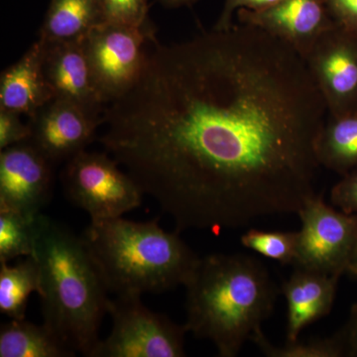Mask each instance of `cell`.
<instances>
[{
  "label": "cell",
  "mask_w": 357,
  "mask_h": 357,
  "mask_svg": "<svg viewBox=\"0 0 357 357\" xmlns=\"http://www.w3.org/2000/svg\"><path fill=\"white\" fill-rule=\"evenodd\" d=\"M102 121L75 103L53 98L30 117L29 141L55 165L84 151Z\"/></svg>",
  "instance_id": "obj_11"
},
{
  "label": "cell",
  "mask_w": 357,
  "mask_h": 357,
  "mask_svg": "<svg viewBox=\"0 0 357 357\" xmlns=\"http://www.w3.org/2000/svg\"><path fill=\"white\" fill-rule=\"evenodd\" d=\"M340 277L295 268L281 288L287 302L286 340H298L306 326L330 314Z\"/></svg>",
  "instance_id": "obj_14"
},
{
  "label": "cell",
  "mask_w": 357,
  "mask_h": 357,
  "mask_svg": "<svg viewBox=\"0 0 357 357\" xmlns=\"http://www.w3.org/2000/svg\"><path fill=\"white\" fill-rule=\"evenodd\" d=\"M328 112L300 54L250 25L157 43L100 142L176 231L298 213Z\"/></svg>",
  "instance_id": "obj_1"
},
{
  "label": "cell",
  "mask_w": 357,
  "mask_h": 357,
  "mask_svg": "<svg viewBox=\"0 0 357 357\" xmlns=\"http://www.w3.org/2000/svg\"><path fill=\"white\" fill-rule=\"evenodd\" d=\"M328 114H351L357 100V43L337 24L324 33L304 58Z\"/></svg>",
  "instance_id": "obj_9"
},
{
  "label": "cell",
  "mask_w": 357,
  "mask_h": 357,
  "mask_svg": "<svg viewBox=\"0 0 357 357\" xmlns=\"http://www.w3.org/2000/svg\"><path fill=\"white\" fill-rule=\"evenodd\" d=\"M20 114L0 109V149L25 142L31 137L29 123L21 121Z\"/></svg>",
  "instance_id": "obj_24"
},
{
  "label": "cell",
  "mask_w": 357,
  "mask_h": 357,
  "mask_svg": "<svg viewBox=\"0 0 357 357\" xmlns=\"http://www.w3.org/2000/svg\"><path fill=\"white\" fill-rule=\"evenodd\" d=\"M33 256L39 267L43 325L73 351L91 357L102 340L110 299L83 237L39 213Z\"/></svg>",
  "instance_id": "obj_2"
},
{
  "label": "cell",
  "mask_w": 357,
  "mask_h": 357,
  "mask_svg": "<svg viewBox=\"0 0 357 357\" xmlns=\"http://www.w3.org/2000/svg\"><path fill=\"white\" fill-rule=\"evenodd\" d=\"M264 356L268 357H344L347 356L344 340L340 331L332 337L301 342L286 340L283 345H274L262 328L253 333L251 340Z\"/></svg>",
  "instance_id": "obj_20"
},
{
  "label": "cell",
  "mask_w": 357,
  "mask_h": 357,
  "mask_svg": "<svg viewBox=\"0 0 357 357\" xmlns=\"http://www.w3.org/2000/svg\"><path fill=\"white\" fill-rule=\"evenodd\" d=\"M319 165L340 174L357 169V112L330 115L317 142Z\"/></svg>",
  "instance_id": "obj_18"
},
{
  "label": "cell",
  "mask_w": 357,
  "mask_h": 357,
  "mask_svg": "<svg viewBox=\"0 0 357 357\" xmlns=\"http://www.w3.org/2000/svg\"><path fill=\"white\" fill-rule=\"evenodd\" d=\"M82 237L105 287L116 296L162 293L185 286L201 258L177 231H165L157 220H91Z\"/></svg>",
  "instance_id": "obj_4"
},
{
  "label": "cell",
  "mask_w": 357,
  "mask_h": 357,
  "mask_svg": "<svg viewBox=\"0 0 357 357\" xmlns=\"http://www.w3.org/2000/svg\"><path fill=\"white\" fill-rule=\"evenodd\" d=\"M103 23L147 27L153 25L149 20V0H98Z\"/></svg>",
  "instance_id": "obj_23"
},
{
  "label": "cell",
  "mask_w": 357,
  "mask_h": 357,
  "mask_svg": "<svg viewBox=\"0 0 357 357\" xmlns=\"http://www.w3.org/2000/svg\"><path fill=\"white\" fill-rule=\"evenodd\" d=\"M102 23L98 0H51L39 39L47 44L83 41Z\"/></svg>",
  "instance_id": "obj_16"
},
{
  "label": "cell",
  "mask_w": 357,
  "mask_h": 357,
  "mask_svg": "<svg viewBox=\"0 0 357 357\" xmlns=\"http://www.w3.org/2000/svg\"><path fill=\"white\" fill-rule=\"evenodd\" d=\"M335 24L347 31L357 30V0H326Z\"/></svg>",
  "instance_id": "obj_27"
},
{
  "label": "cell",
  "mask_w": 357,
  "mask_h": 357,
  "mask_svg": "<svg viewBox=\"0 0 357 357\" xmlns=\"http://www.w3.org/2000/svg\"><path fill=\"white\" fill-rule=\"evenodd\" d=\"M119 165L107 154L86 150L66 162L62 174L66 195L91 220L121 218L142 203L144 192Z\"/></svg>",
  "instance_id": "obj_6"
},
{
  "label": "cell",
  "mask_w": 357,
  "mask_h": 357,
  "mask_svg": "<svg viewBox=\"0 0 357 357\" xmlns=\"http://www.w3.org/2000/svg\"><path fill=\"white\" fill-rule=\"evenodd\" d=\"M140 295L116 296L110 300L112 328L100 340L91 357H183L185 325L152 312L141 302Z\"/></svg>",
  "instance_id": "obj_5"
},
{
  "label": "cell",
  "mask_w": 357,
  "mask_h": 357,
  "mask_svg": "<svg viewBox=\"0 0 357 357\" xmlns=\"http://www.w3.org/2000/svg\"><path fill=\"white\" fill-rule=\"evenodd\" d=\"M36 217L0 210V262L33 255Z\"/></svg>",
  "instance_id": "obj_21"
},
{
  "label": "cell",
  "mask_w": 357,
  "mask_h": 357,
  "mask_svg": "<svg viewBox=\"0 0 357 357\" xmlns=\"http://www.w3.org/2000/svg\"><path fill=\"white\" fill-rule=\"evenodd\" d=\"M46 326L10 319L0 328V357H74Z\"/></svg>",
  "instance_id": "obj_17"
},
{
  "label": "cell",
  "mask_w": 357,
  "mask_h": 357,
  "mask_svg": "<svg viewBox=\"0 0 357 357\" xmlns=\"http://www.w3.org/2000/svg\"><path fill=\"white\" fill-rule=\"evenodd\" d=\"M53 164L29 140L1 150L0 210L36 217L50 201Z\"/></svg>",
  "instance_id": "obj_10"
},
{
  "label": "cell",
  "mask_w": 357,
  "mask_h": 357,
  "mask_svg": "<svg viewBox=\"0 0 357 357\" xmlns=\"http://www.w3.org/2000/svg\"><path fill=\"white\" fill-rule=\"evenodd\" d=\"M331 202L337 210L357 215V169L345 174L344 178L333 188Z\"/></svg>",
  "instance_id": "obj_25"
},
{
  "label": "cell",
  "mask_w": 357,
  "mask_h": 357,
  "mask_svg": "<svg viewBox=\"0 0 357 357\" xmlns=\"http://www.w3.org/2000/svg\"><path fill=\"white\" fill-rule=\"evenodd\" d=\"M38 263L30 255L9 266L0 262V312L10 319H25L28 300L33 292H39Z\"/></svg>",
  "instance_id": "obj_19"
},
{
  "label": "cell",
  "mask_w": 357,
  "mask_h": 357,
  "mask_svg": "<svg viewBox=\"0 0 357 357\" xmlns=\"http://www.w3.org/2000/svg\"><path fill=\"white\" fill-rule=\"evenodd\" d=\"M282 0H225L222 13L213 26L215 30H227L234 26V16L241 9L251 11L263 10L276 6Z\"/></svg>",
  "instance_id": "obj_26"
},
{
  "label": "cell",
  "mask_w": 357,
  "mask_h": 357,
  "mask_svg": "<svg viewBox=\"0 0 357 357\" xmlns=\"http://www.w3.org/2000/svg\"><path fill=\"white\" fill-rule=\"evenodd\" d=\"M347 274L357 279V244L354 255H352L351 262H349V267H347Z\"/></svg>",
  "instance_id": "obj_30"
},
{
  "label": "cell",
  "mask_w": 357,
  "mask_h": 357,
  "mask_svg": "<svg viewBox=\"0 0 357 357\" xmlns=\"http://www.w3.org/2000/svg\"><path fill=\"white\" fill-rule=\"evenodd\" d=\"M236 15L241 24L269 33L292 47L302 58L335 24L326 0H282L263 10L241 9Z\"/></svg>",
  "instance_id": "obj_12"
},
{
  "label": "cell",
  "mask_w": 357,
  "mask_h": 357,
  "mask_svg": "<svg viewBox=\"0 0 357 357\" xmlns=\"http://www.w3.org/2000/svg\"><path fill=\"white\" fill-rule=\"evenodd\" d=\"M162 6L168 8H178V7L192 6L199 0H159Z\"/></svg>",
  "instance_id": "obj_29"
},
{
  "label": "cell",
  "mask_w": 357,
  "mask_h": 357,
  "mask_svg": "<svg viewBox=\"0 0 357 357\" xmlns=\"http://www.w3.org/2000/svg\"><path fill=\"white\" fill-rule=\"evenodd\" d=\"M185 287L188 333L210 340L222 357L238 356L269 318L279 295L265 265L241 253L199 258Z\"/></svg>",
  "instance_id": "obj_3"
},
{
  "label": "cell",
  "mask_w": 357,
  "mask_h": 357,
  "mask_svg": "<svg viewBox=\"0 0 357 357\" xmlns=\"http://www.w3.org/2000/svg\"><path fill=\"white\" fill-rule=\"evenodd\" d=\"M297 215L302 227L294 267L340 276L347 273L357 244V215L328 206L317 195Z\"/></svg>",
  "instance_id": "obj_8"
},
{
  "label": "cell",
  "mask_w": 357,
  "mask_h": 357,
  "mask_svg": "<svg viewBox=\"0 0 357 357\" xmlns=\"http://www.w3.org/2000/svg\"><path fill=\"white\" fill-rule=\"evenodd\" d=\"M344 340L347 357H357V303L352 305L347 324L340 330Z\"/></svg>",
  "instance_id": "obj_28"
},
{
  "label": "cell",
  "mask_w": 357,
  "mask_h": 357,
  "mask_svg": "<svg viewBox=\"0 0 357 357\" xmlns=\"http://www.w3.org/2000/svg\"><path fill=\"white\" fill-rule=\"evenodd\" d=\"M244 248L283 265L295 264L298 231H263L249 229L241 237Z\"/></svg>",
  "instance_id": "obj_22"
},
{
  "label": "cell",
  "mask_w": 357,
  "mask_h": 357,
  "mask_svg": "<svg viewBox=\"0 0 357 357\" xmlns=\"http://www.w3.org/2000/svg\"><path fill=\"white\" fill-rule=\"evenodd\" d=\"M45 43L37 40L0 77V109L32 117L54 98L43 69Z\"/></svg>",
  "instance_id": "obj_15"
},
{
  "label": "cell",
  "mask_w": 357,
  "mask_h": 357,
  "mask_svg": "<svg viewBox=\"0 0 357 357\" xmlns=\"http://www.w3.org/2000/svg\"><path fill=\"white\" fill-rule=\"evenodd\" d=\"M154 26L102 23L83 40L84 52L102 102H114L132 88L144 69Z\"/></svg>",
  "instance_id": "obj_7"
},
{
  "label": "cell",
  "mask_w": 357,
  "mask_h": 357,
  "mask_svg": "<svg viewBox=\"0 0 357 357\" xmlns=\"http://www.w3.org/2000/svg\"><path fill=\"white\" fill-rule=\"evenodd\" d=\"M43 69L54 98L75 103L91 116L103 119L105 102L96 89L83 41L45 43Z\"/></svg>",
  "instance_id": "obj_13"
}]
</instances>
